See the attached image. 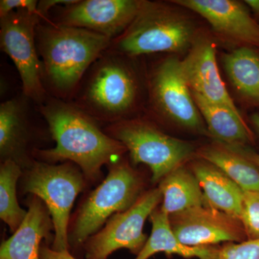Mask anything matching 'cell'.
Masks as SVG:
<instances>
[{
  "label": "cell",
  "instance_id": "26",
  "mask_svg": "<svg viewBox=\"0 0 259 259\" xmlns=\"http://www.w3.org/2000/svg\"><path fill=\"white\" fill-rule=\"evenodd\" d=\"M38 2L36 0H1L0 1V18L9 14L15 10L25 9L30 13L37 12Z\"/></svg>",
  "mask_w": 259,
  "mask_h": 259
},
{
  "label": "cell",
  "instance_id": "19",
  "mask_svg": "<svg viewBox=\"0 0 259 259\" xmlns=\"http://www.w3.org/2000/svg\"><path fill=\"white\" fill-rule=\"evenodd\" d=\"M192 94L209 133L218 142L228 146H245L253 141L251 131L241 114L225 105L209 101L197 94Z\"/></svg>",
  "mask_w": 259,
  "mask_h": 259
},
{
  "label": "cell",
  "instance_id": "7",
  "mask_svg": "<svg viewBox=\"0 0 259 259\" xmlns=\"http://www.w3.org/2000/svg\"><path fill=\"white\" fill-rule=\"evenodd\" d=\"M104 131L123 144L134 165L144 163L149 167L152 183L161 182L194 154V146L190 143L164 134L143 119L111 124Z\"/></svg>",
  "mask_w": 259,
  "mask_h": 259
},
{
  "label": "cell",
  "instance_id": "28",
  "mask_svg": "<svg viewBox=\"0 0 259 259\" xmlns=\"http://www.w3.org/2000/svg\"><path fill=\"white\" fill-rule=\"evenodd\" d=\"M226 146L231 148L233 151H236V152L240 153L244 157L248 158L255 166L259 168V154L258 153L252 151L250 148H247L246 146H241V145H236V146L226 145Z\"/></svg>",
  "mask_w": 259,
  "mask_h": 259
},
{
  "label": "cell",
  "instance_id": "1",
  "mask_svg": "<svg viewBox=\"0 0 259 259\" xmlns=\"http://www.w3.org/2000/svg\"><path fill=\"white\" fill-rule=\"evenodd\" d=\"M37 110L47 121L55 147L35 149L34 158L54 163L67 161L79 166L84 177L95 180L102 166L122 157L127 149L99 127L96 120L74 103L49 96Z\"/></svg>",
  "mask_w": 259,
  "mask_h": 259
},
{
  "label": "cell",
  "instance_id": "27",
  "mask_svg": "<svg viewBox=\"0 0 259 259\" xmlns=\"http://www.w3.org/2000/svg\"><path fill=\"white\" fill-rule=\"evenodd\" d=\"M40 259H76L69 252V250L58 251L47 245L40 247Z\"/></svg>",
  "mask_w": 259,
  "mask_h": 259
},
{
  "label": "cell",
  "instance_id": "18",
  "mask_svg": "<svg viewBox=\"0 0 259 259\" xmlns=\"http://www.w3.org/2000/svg\"><path fill=\"white\" fill-rule=\"evenodd\" d=\"M149 218L152 225L151 236L135 259H149L158 253L186 258L217 259L220 246H190L182 243L172 230L169 215L161 207L155 209Z\"/></svg>",
  "mask_w": 259,
  "mask_h": 259
},
{
  "label": "cell",
  "instance_id": "10",
  "mask_svg": "<svg viewBox=\"0 0 259 259\" xmlns=\"http://www.w3.org/2000/svg\"><path fill=\"white\" fill-rule=\"evenodd\" d=\"M148 90L153 109L158 114L187 128L203 131L202 115L186 82L178 58H166L156 65L150 76Z\"/></svg>",
  "mask_w": 259,
  "mask_h": 259
},
{
  "label": "cell",
  "instance_id": "12",
  "mask_svg": "<svg viewBox=\"0 0 259 259\" xmlns=\"http://www.w3.org/2000/svg\"><path fill=\"white\" fill-rule=\"evenodd\" d=\"M169 221L177 238L190 246L247 241L244 227L239 218L206 204L171 214Z\"/></svg>",
  "mask_w": 259,
  "mask_h": 259
},
{
  "label": "cell",
  "instance_id": "11",
  "mask_svg": "<svg viewBox=\"0 0 259 259\" xmlns=\"http://www.w3.org/2000/svg\"><path fill=\"white\" fill-rule=\"evenodd\" d=\"M138 0H75L54 8L53 23L90 30L114 40L125 31L141 8ZM54 10V9H53Z\"/></svg>",
  "mask_w": 259,
  "mask_h": 259
},
{
  "label": "cell",
  "instance_id": "20",
  "mask_svg": "<svg viewBox=\"0 0 259 259\" xmlns=\"http://www.w3.org/2000/svg\"><path fill=\"white\" fill-rule=\"evenodd\" d=\"M158 188L163 196L161 208L168 215L206 204L198 180L183 164L165 177Z\"/></svg>",
  "mask_w": 259,
  "mask_h": 259
},
{
  "label": "cell",
  "instance_id": "25",
  "mask_svg": "<svg viewBox=\"0 0 259 259\" xmlns=\"http://www.w3.org/2000/svg\"><path fill=\"white\" fill-rule=\"evenodd\" d=\"M217 259H259V238L220 246Z\"/></svg>",
  "mask_w": 259,
  "mask_h": 259
},
{
  "label": "cell",
  "instance_id": "6",
  "mask_svg": "<svg viewBox=\"0 0 259 259\" xmlns=\"http://www.w3.org/2000/svg\"><path fill=\"white\" fill-rule=\"evenodd\" d=\"M121 158L110 165L105 180L80 206L69 233V245H82L114 214L132 207L142 194V181Z\"/></svg>",
  "mask_w": 259,
  "mask_h": 259
},
{
  "label": "cell",
  "instance_id": "3",
  "mask_svg": "<svg viewBox=\"0 0 259 259\" xmlns=\"http://www.w3.org/2000/svg\"><path fill=\"white\" fill-rule=\"evenodd\" d=\"M132 56L107 49L90 66L71 101L97 122L107 125L131 120L140 85Z\"/></svg>",
  "mask_w": 259,
  "mask_h": 259
},
{
  "label": "cell",
  "instance_id": "21",
  "mask_svg": "<svg viewBox=\"0 0 259 259\" xmlns=\"http://www.w3.org/2000/svg\"><path fill=\"white\" fill-rule=\"evenodd\" d=\"M200 159L212 163L243 191H259V168L250 160L233 151L226 145L206 146L197 151Z\"/></svg>",
  "mask_w": 259,
  "mask_h": 259
},
{
  "label": "cell",
  "instance_id": "4",
  "mask_svg": "<svg viewBox=\"0 0 259 259\" xmlns=\"http://www.w3.org/2000/svg\"><path fill=\"white\" fill-rule=\"evenodd\" d=\"M193 29L183 17L167 5L142 1L133 23L109 49L138 57L155 53H178L190 49Z\"/></svg>",
  "mask_w": 259,
  "mask_h": 259
},
{
  "label": "cell",
  "instance_id": "15",
  "mask_svg": "<svg viewBox=\"0 0 259 259\" xmlns=\"http://www.w3.org/2000/svg\"><path fill=\"white\" fill-rule=\"evenodd\" d=\"M28 101L23 95L14 97L0 105V158L1 161H15L23 170L32 161V130L29 117Z\"/></svg>",
  "mask_w": 259,
  "mask_h": 259
},
{
  "label": "cell",
  "instance_id": "5",
  "mask_svg": "<svg viewBox=\"0 0 259 259\" xmlns=\"http://www.w3.org/2000/svg\"><path fill=\"white\" fill-rule=\"evenodd\" d=\"M71 162L61 164L34 160L23 170V191L41 199L54 224V250H69L70 213L84 187V175Z\"/></svg>",
  "mask_w": 259,
  "mask_h": 259
},
{
  "label": "cell",
  "instance_id": "22",
  "mask_svg": "<svg viewBox=\"0 0 259 259\" xmlns=\"http://www.w3.org/2000/svg\"><path fill=\"white\" fill-rule=\"evenodd\" d=\"M255 49L240 47L223 56V64L239 95L259 107V53Z\"/></svg>",
  "mask_w": 259,
  "mask_h": 259
},
{
  "label": "cell",
  "instance_id": "13",
  "mask_svg": "<svg viewBox=\"0 0 259 259\" xmlns=\"http://www.w3.org/2000/svg\"><path fill=\"white\" fill-rule=\"evenodd\" d=\"M172 3L203 17L218 35L241 47L259 49V24L244 5L233 0H177Z\"/></svg>",
  "mask_w": 259,
  "mask_h": 259
},
{
  "label": "cell",
  "instance_id": "14",
  "mask_svg": "<svg viewBox=\"0 0 259 259\" xmlns=\"http://www.w3.org/2000/svg\"><path fill=\"white\" fill-rule=\"evenodd\" d=\"M181 69L192 93L241 114L221 79L216 61L215 47L208 37L194 38L188 54L181 61Z\"/></svg>",
  "mask_w": 259,
  "mask_h": 259
},
{
  "label": "cell",
  "instance_id": "2",
  "mask_svg": "<svg viewBox=\"0 0 259 259\" xmlns=\"http://www.w3.org/2000/svg\"><path fill=\"white\" fill-rule=\"evenodd\" d=\"M111 42L90 30L42 20L37 25L36 44L48 95L71 101L87 71Z\"/></svg>",
  "mask_w": 259,
  "mask_h": 259
},
{
  "label": "cell",
  "instance_id": "29",
  "mask_svg": "<svg viewBox=\"0 0 259 259\" xmlns=\"http://www.w3.org/2000/svg\"><path fill=\"white\" fill-rule=\"evenodd\" d=\"M245 3L259 16V0H246Z\"/></svg>",
  "mask_w": 259,
  "mask_h": 259
},
{
  "label": "cell",
  "instance_id": "9",
  "mask_svg": "<svg viewBox=\"0 0 259 259\" xmlns=\"http://www.w3.org/2000/svg\"><path fill=\"white\" fill-rule=\"evenodd\" d=\"M162 199L160 189H153L142 194L127 210L114 214L83 243L87 259H107L122 248L139 254L148 240L144 233L145 222Z\"/></svg>",
  "mask_w": 259,
  "mask_h": 259
},
{
  "label": "cell",
  "instance_id": "8",
  "mask_svg": "<svg viewBox=\"0 0 259 259\" xmlns=\"http://www.w3.org/2000/svg\"><path fill=\"white\" fill-rule=\"evenodd\" d=\"M39 13L28 10H15L0 18V47L18 70L23 93L37 106L47 100L42 81V66L36 44Z\"/></svg>",
  "mask_w": 259,
  "mask_h": 259
},
{
  "label": "cell",
  "instance_id": "30",
  "mask_svg": "<svg viewBox=\"0 0 259 259\" xmlns=\"http://www.w3.org/2000/svg\"><path fill=\"white\" fill-rule=\"evenodd\" d=\"M250 120H251L252 123H253L255 129L256 130L257 132L259 134V114H253L251 116Z\"/></svg>",
  "mask_w": 259,
  "mask_h": 259
},
{
  "label": "cell",
  "instance_id": "16",
  "mask_svg": "<svg viewBox=\"0 0 259 259\" xmlns=\"http://www.w3.org/2000/svg\"><path fill=\"white\" fill-rule=\"evenodd\" d=\"M28 213L21 226L3 242L0 259H40V243L49 241L54 229L50 213L44 202L32 195L28 202Z\"/></svg>",
  "mask_w": 259,
  "mask_h": 259
},
{
  "label": "cell",
  "instance_id": "23",
  "mask_svg": "<svg viewBox=\"0 0 259 259\" xmlns=\"http://www.w3.org/2000/svg\"><path fill=\"white\" fill-rule=\"evenodd\" d=\"M20 165L11 160L2 162L0 166V218L14 233L21 226L28 210L19 205L17 185L23 176Z\"/></svg>",
  "mask_w": 259,
  "mask_h": 259
},
{
  "label": "cell",
  "instance_id": "24",
  "mask_svg": "<svg viewBox=\"0 0 259 259\" xmlns=\"http://www.w3.org/2000/svg\"><path fill=\"white\" fill-rule=\"evenodd\" d=\"M241 221L247 240L259 238V191H244Z\"/></svg>",
  "mask_w": 259,
  "mask_h": 259
},
{
  "label": "cell",
  "instance_id": "17",
  "mask_svg": "<svg viewBox=\"0 0 259 259\" xmlns=\"http://www.w3.org/2000/svg\"><path fill=\"white\" fill-rule=\"evenodd\" d=\"M190 170L198 180L206 205L241 220L244 191L234 181L202 159L193 162Z\"/></svg>",
  "mask_w": 259,
  "mask_h": 259
}]
</instances>
